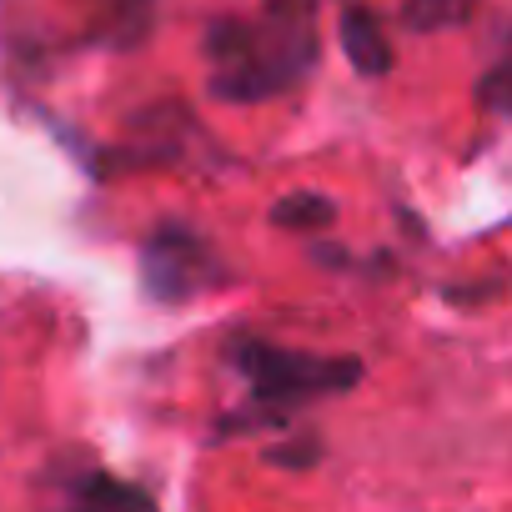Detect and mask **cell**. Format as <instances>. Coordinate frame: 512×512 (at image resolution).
<instances>
[{"instance_id": "cell-4", "label": "cell", "mask_w": 512, "mask_h": 512, "mask_svg": "<svg viewBox=\"0 0 512 512\" xmlns=\"http://www.w3.org/2000/svg\"><path fill=\"white\" fill-rule=\"evenodd\" d=\"M342 51H347L352 71L367 76V81L392 71V41H387L377 11H367V6H347L342 11Z\"/></svg>"}, {"instance_id": "cell-6", "label": "cell", "mask_w": 512, "mask_h": 512, "mask_svg": "<svg viewBox=\"0 0 512 512\" xmlns=\"http://www.w3.org/2000/svg\"><path fill=\"white\" fill-rule=\"evenodd\" d=\"M472 11H477V0H402V26L417 36L457 31Z\"/></svg>"}, {"instance_id": "cell-3", "label": "cell", "mask_w": 512, "mask_h": 512, "mask_svg": "<svg viewBox=\"0 0 512 512\" xmlns=\"http://www.w3.org/2000/svg\"><path fill=\"white\" fill-rule=\"evenodd\" d=\"M141 282H146V297L151 302L186 307V302L216 292L226 282V267H221V256L211 251V241L196 226L166 221L141 246Z\"/></svg>"}, {"instance_id": "cell-8", "label": "cell", "mask_w": 512, "mask_h": 512, "mask_svg": "<svg viewBox=\"0 0 512 512\" xmlns=\"http://www.w3.org/2000/svg\"><path fill=\"white\" fill-rule=\"evenodd\" d=\"M267 457H272L277 467H312V462L322 457V447H317V442H297V447H272Z\"/></svg>"}, {"instance_id": "cell-7", "label": "cell", "mask_w": 512, "mask_h": 512, "mask_svg": "<svg viewBox=\"0 0 512 512\" xmlns=\"http://www.w3.org/2000/svg\"><path fill=\"white\" fill-rule=\"evenodd\" d=\"M71 497L86 502V507H151V492H146V487H136V482H116V477H106V472L76 482Z\"/></svg>"}, {"instance_id": "cell-2", "label": "cell", "mask_w": 512, "mask_h": 512, "mask_svg": "<svg viewBox=\"0 0 512 512\" xmlns=\"http://www.w3.org/2000/svg\"><path fill=\"white\" fill-rule=\"evenodd\" d=\"M231 367L246 377L256 402L282 407V412L292 402L337 397L362 382V362H352V357H312V352H292V347H272V342H236Z\"/></svg>"}, {"instance_id": "cell-1", "label": "cell", "mask_w": 512, "mask_h": 512, "mask_svg": "<svg viewBox=\"0 0 512 512\" xmlns=\"http://www.w3.org/2000/svg\"><path fill=\"white\" fill-rule=\"evenodd\" d=\"M211 96L216 101H272L307 81L317 66V6L312 0H267L262 21H211Z\"/></svg>"}, {"instance_id": "cell-5", "label": "cell", "mask_w": 512, "mask_h": 512, "mask_svg": "<svg viewBox=\"0 0 512 512\" xmlns=\"http://www.w3.org/2000/svg\"><path fill=\"white\" fill-rule=\"evenodd\" d=\"M337 221V201L322 191H287L282 201H272V226L282 231H327Z\"/></svg>"}, {"instance_id": "cell-9", "label": "cell", "mask_w": 512, "mask_h": 512, "mask_svg": "<svg viewBox=\"0 0 512 512\" xmlns=\"http://www.w3.org/2000/svg\"><path fill=\"white\" fill-rule=\"evenodd\" d=\"M106 6H111V16H116L121 26L136 31V26L146 21V11H151V0H106Z\"/></svg>"}]
</instances>
